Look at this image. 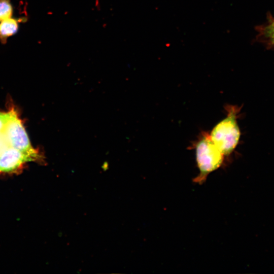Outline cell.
<instances>
[{
	"instance_id": "cell-3",
	"label": "cell",
	"mask_w": 274,
	"mask_h": 274,
	"mask_svg": "<svg viewBox=\"0 0 274 274\" xmlns=\"http://www.w3.org/2000/svg\"><path fill=\"white\" fill-rule=\"evenodd\" d=\"M10 113L9 119L3 131L9 146L25 152H38L31 146L27 133L16 111L12 108Z\"/></svg>"
},
{
	"instance_id": "cell-9",
	"label": "cell",
	"mask_w": 274,
	"mask_h": 274,
	"mask_svg": "<svg viewBox=\"0 0 274 274\" xmlns=\"http://www.w3.org/2000/svg\"><path fill=\"white\" fill-rule=\"evenodd\" d=\"M9 146L6 136L3 131L0 133V154Z\"/></svg>"
},
{
	"instance_id": "cell-1",
	"label": "cell",
	"mask_w": 274,
	"mask_h": 274,
	"mask_svg": "<svg viewBox=\"0 0 274 274\" xmlns=\"http://www.w3.org/2000/svg\"><path fill=\"white\" fill-rule=\"evenodd\" d=\"M226 116L213 128L210 137L224 156L231 154L238 144L241 131L237 123L241 107L227 105Z\"/></svg>"
},
{
	"instance_id": "cell-5",
	"label": "cell",
	"mask_w": 274,
	"mask_h": 274,
	"mask_svg": "<svg viewBox=\"0 0 274 274\" xmlns=\"http://www.w3.org/2000/svg\"><path fill=\"white\" fill-rule=\"evenodd\" d=\"M26 20L24 17L18 18L10 17L0 21V42L6 44L8 39L18 32L19 23L24 22Z\"/></svg>"
},
{
	"instance_id": "cell-8",
	"label": "cell",
	"mask_w": 274,
	"mask_h": 274,
	"mask_svg": "<svg viewBox=\"0 0 274 274\" xmlns=\"http://www.w3.org/2000/svg\"><path fill=\"white\" fill-rule=\"evenodd\" d=\"M264 31L265 37L274 45V22L265 27Z\"/></svg>"
},
{
	"instance_id": "cell-4",
	"label": "cell",
	"mask_w": 274,
	"mask_h": 274,
	"mask_svg": "<svg viewBox=\"0 0 274 274\" xmlns=\"http://www.w3.org/2000/svg\"><path fill=\"white\" fill-rule=\"evenodd\" d=\"M42 158L39 152H25L9 146L0 154V173L15 172L26 162L40 161Z\"/></svg>"
},
{
	"instance_id": "cell-6",
	"label": "cell",
	"mask_w": 274,
	"mask_h": 274,
	"mask_svg": "<svg viewBox=\"0 0 274 274\" xmlns=\"http://www.w3.org/2000/svg\"><path fill=\"white\" fill-rule=\"evenodd\" d=\"M13 8L10 0H0V21L13 15Z\"/></svg>"
},
{
	"instance_id": "cell-7",
	"label": "cell",
	"mask_w": 274,
	"mask_h": 274,
	"mask_svg": "<svg viewBox=\"0 0 274 274\" xmlns=\"http://www.w3.org/2000/svg\"><path fill=\"white\" fill-rule=\"evenodd\" d=\"M10 115V111L7 112H0V133L4 131L9 119Z\"/></svg>"
},
{
	"instance_id": "cell-2",
	"label": "cell",
	"mask_w": 274,
	"mask_h": 274,
	"mask_svg": "<svg viewBox=\"0 0 274 274\" xmlns=\"http://www.w3.org/2000/svg\"><path fill=\"white\" fill-rule=\"evenodd\" d=\"M196 160L199 171L195 179L197 182L205 181L209 174L219 168L222 164L224 155L211 140L209 133L202 132L194 145Z\"/></svg>"
}]
</instances>
